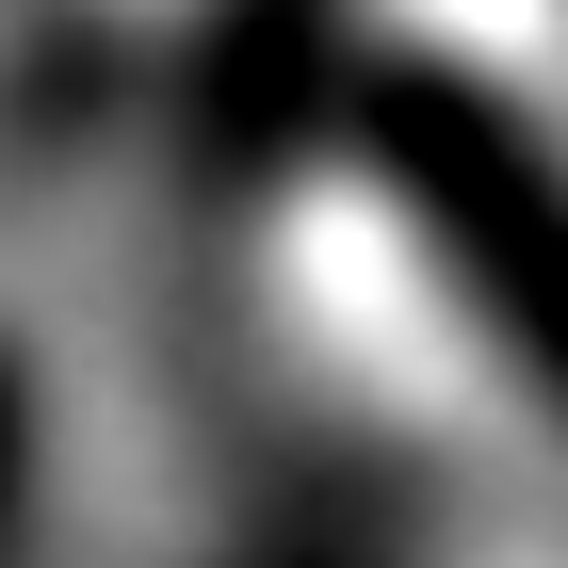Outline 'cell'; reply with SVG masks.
Instances as JSON below:
<instances>
[{"label":"cell","instance_id":"obj_1","mask_svg":"<svg viewBox=\"0 0 568 568\" xmlns=\"http://www.w3.org/2000/svg\"><path fill=\"white\" fill-rule=\"evenodd\" d=\"M17 504H33V390L0 374V536H17Z\"/></svg>","mask_w":568,"mask_h":568}]
</instances>
